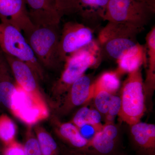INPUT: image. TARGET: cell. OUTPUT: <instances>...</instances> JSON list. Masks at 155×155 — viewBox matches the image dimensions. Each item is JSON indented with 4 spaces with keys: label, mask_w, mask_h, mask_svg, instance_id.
<instances>
[{
    "label": "cell",
    "mask_w": 155,
    "mask_h": 155,
    "mask_svg": "<svg viewBox=\"0 0 155 155\" xmlns=\"http://www.w3.org/2000/svg\"><path fill=\"white\" fill-rule=\"evenodd\" d=\"M130 133L134 142L139 148L150 155H154L155 125L138 122L131 125Z\"/></svg>",
    "instance_id": "obj_13"
},
{
    "label": "cell",
    "mask_w": 155,
    "mask_h": 155,
    "mask_svg": "<svg viewBox=\"0 0 155 155\" xmlns=\"http://www.w3.org/2000/svg\"><path fill=\"white\" fill-rule=\"evenodd\" d=\"M103 127L102 124L97 125L87 124L78 128L82 136L89 143L94 137L97 132L101 130Z\"/></svg>",
    "instance_id": "obj_27"
},
{
    "label": "cell",
    "mask_w": 155,
    "mask_h": 155,
    "mask_svg": "<svg viewBox=\"0 0 155 155\" xmlns=\"http://www.w3.org/2000/svg\"><path fill=\"white\" fill-rule=\"evenodd\" d=\"M142 30L133 25L108 22L99 33L97 43L100 54L117 60L139 54H146V49L137 40Z\"/></svg>",
    "instance_id": "obj_1"
},
{
    "label": "cell",
    "mask_w": 155,
    "mask_h": 155,
    "mask_svg": "<svg viewBox=\"0 0 155 155\" xmlns=\"http://www.w3.org/2000/svg\"><path fill=\"white\" fill-rule=\"evenodd\" d=\"M16 126L12 120L4 116L0 119V139L8 144L14 141Z\"/></svg>",
    "instance_id": "obj_22"
},
{
    "label": "cell",
    "mask_w": 155,
    "mask_h": 155,
    "mask_svg": "<svg viewBox=\"0 0 155 155\" xmlns=\"http://www.w3.org/2000/svg\"><path fill=\"white\" fill-rule=\"evenodd\" d=\"M152 14L146 6L137 0H109L103 19L126 23L143 30Z\"/></svg>",
    "instance_id": "obj_6"
},
{
    "label": "cell",
    "mask_w": 155,
    "mask_h": 155,
    "mask_svg": "<svg viewBox=\"0 0 155 155\" xmlns=\"http://www.w3.org/2000/svg\"><path fill=\"white\" fill-rule=\"evenodd\" d=\"M31 21L35 26L60 25L63 15L56 0H24Z\"/></svg>",
    "instance_id": "obj_10"
},
{
    "label": "cell",
    "mask_w": 155,
    "mask_h": 155,
    "mask_svg": "<svg viewBox=\"0 0 155 155\" xmlns=\"http://www.w3.org/2000/svg\"><path fill=\"white\" fill-rule=\"evenodd\" d=\"M24 147L25 155H42L37 139L33 136L26 138Z\"/></svg>",
    "instance_id": "obj_28"
},
{
    "label": "cell",
    "mask_w": 155,
    "mask_h": 155,
    "mask_svg": "<svg viewBox=\"0 0 155 155\" xmlns=\"http://www.w3.org/2000/svg\"><path fill=\"white\" fill-rule=\"evenodd\" d=\"M118 135L117 127L113 123H106L88 143L87 150L91 148L95 152L107 155L116 148Z\"/></svg>",
    "instance_id": "obj_12"
},
{
    "label": "cell",
    "mask_w": 155,
    "mask_h": 155,
    "mask_svg": "<svg viewBox=\"0 0 155 155\" xmlns=\"http://www.w3.org/2000/svg\"><path fill=\"white\" fill-rule=\"evenodd\" d=\"M78 0H56L59 11L63 16L77 13Z\"/></svg>",
    "instance_id": "obj_26"
},
{
    "label": "cell",
    "mask_w": 155,
    "mask_h": 155,
    "mask_svg": "<svg viewBox=\"0 0 155 155\" xmlns=\"http://www.w3.org/2000/svg\"><path fill=\"white\" fill-rule=\"evenodd\" d=\"M100 56L98 44L93 41L67 57L64 61V71L55 86L56 90L60 93L67 91L75 81L84 75L87 69L98 65Z\"/></svg>",
    "instance_id": "obj_4"
},
{
    "label": "cell",
    "mask_w": 155,
    "mask_h": 155,
    "mask_svg": "<svg viewBox=\"0 0 155 155\" xmlns=\"http://www.w3.org/2000/svg\"><path fill=\"white\" fill-rule=\"evenodd\" d=\"M59 134L62 138L73 149V150L85 152L87 150L88 142L81 135L74 124L67 122L61 124Z\"/></svg>",
    "instance_id": "obj_16"
},
{
    "label": "cell",
    "mask_w": 155,
    "mask_h": 155,
    "mask_svg": "<svg viewBox=\"0 0 155 155\" xmlns=\"http://www.w3.org/2000/svg\"><path fill=\"white\" fill-rule=\"evenodd\" d=\"M4 55L13 72L16 83L28 92H39L35 75L31 68L17 58L5 54Z\"/></svg>",
    "instance_id": "obj_11"
},
{
    "label": "cell",
    "mask_w": 155,
    "mask_h": 155,
    "mask_svg": "<svg viewBox=\"0 0 155 155\" xmlns=\"http://www.w3.org/2000/svg\"><path fill=\"white\" fill-rule=\"evenodd\" d=\"M61 31L59 25L35 26L24 35L41 66L52 67L61 63L58 48Z\"/></svg>",
    "instance_id": "obj_2"
},
{
    "label": "cell",
    "mask_w": 155,
    "mask_h": 155,
    "mask_svg": "<svg viewBox=\"0 0 155 155\" xmlns=\"http://www.w3.org/2000/svg\"><path fill=\"white\" fill-rule=\"evenodd\" d=\"M101 114L96 109L83 107L75 114L72 120V123L78 128L87 124L101 125Z\"/></svg>",
    "instance_id": "obj_19"
},
{
    "label": "cell",
    "mask_w": 155,
    "mask_h": 155,
    "mask_svg": "<svg viewBox=\"0 0 155 155\" xmlns=\"http://www.w3.org/2000/svg\"><path fill=\"white\" fill-rule=\"evenodd\" d=\"M37 137L42 155H60L57 143L48 133L44 130H38Z\"/></svg>",
    "instance_id": "obj_21"
},
{
    "label": "cell",
    "mask_w": 155,
    "mask_h": 155,
    "mask_svg": "<svg viewBox=\"0 0 155 155\" xmlns=\"http://www.w3.org/2000/svg\"><path fill=\"white\" fill-rule=\"evenodd\" d=\"M121 110L118 116L130 126L140 122L146 111L143 81L140 68L128 73L120 97Z\"/></svg>",
    "instance_id": "obj_3"
},
{
    "label": "cell",
    "mask_w": 155,
    "mask_h": 155,
    "mask_svg": "<svg viewBox=\"0 0 155 155\" xmlns=\"http://www.w3.org/2000/svg\"><path fill=\"white\" fill-rule=\"evenodd\" d=\"M145 54H139L122 58L117 60L118 68L116 71L118 75L130 73L139 69L143 64H147Z\"/></svg>",
    "instance_id": "obj_20"
},
{
    "label": "cell",
    "mask_w": 155,
    "mask_h": 155,
    "mask_svg": "<svg viewBox=\"0 0 155 155\" xmlns=\"http://www.w3.org/2000/svg\"><path fill=\"white\" fill-rule=\"evenodd\" d=\"M113 94L102 90L93 91V97L96 109L101 114L107 115L109 104Z\"/></svg>",
    "instance_id": "obj_23"
},
{
    "label": "cell",
    "mask_w": 155,
    "mask_h": 155,
    "mask_svg": "<svg viewBox=\"0 0 155 155\" xmlns=\"http://www.w3.org/2000/svg\"><path fill=\"white\" fill-rule=\"evenodd\" d=\"M40 96L39 92H28L17 84L11 100V110L26 124H35L48 116V108Z\"/></svg>",
    "instance_id": "obj_7"
},
{
    "label": "cell",
    "mask_w": 155,
    "mask_h": 155,
    "mask_svg": "<svg viewBox=\"0 0 155 155\" xmlns=\"http://www.w3.org/2000/svg\"><path fill=\"white\" fill-rule=\"evenodd\" d=\"M119 76L115 72H107L103 73L92 84L93 92L102 90L114 95L120 86Z\"/></svg>",
    "instance_id": "obj_18"
},
{
    "label": "cell",
    "mask_w": 155,
    "mask_h": 155,
    "mask_svg": "<svg viewBox=\"0 0 155 155\" xmlns=\"http://www.w3.org/2000/svg\"><path fill=\"white\" fill-rule=\"evenodd\" d=\"M147 70L146 78L143 82L145 94H150L155 87V26L154 25L146 37Z\"/></svg>",
    "instance_id": "obj_15"
},
{
    "label": "cell",
    "mask_w": 155,
    "mask_h": 155,
    "mask_svg": "<svg viewBox=\"0 0 155 155\" xmlns=\"http://www.w3.org/2000/svg\"><path fill=\"white\" fill-rule=\"evenodd\" d=\"M93 41V33L90 28L77 22H66L61 31L58 54L61 62Z\"/></svg>",
    "instance_id": "obj_8"
},
{
    "label": "cell",
    "mask_w": 155,
    "mask_h": 155,
    "mask_svg": "<svg viewBox=\"0 0 155 155\" xmlns=\"http://www.w3.org/2000/svg\"><path fill=\"white\" fill-rule=\"evenodd\" d=\"M0 49L4 54L24 62L36 77L43 78V70L22 31L13 25L0 22Z\"/></svg>",
    "instance_id": "obj_5"
},
{
    "label": "cell",
    "mask_w": 155,
    "mask_h": 155,
    "mask_svg": "<svg viewBox=\"0 0 155 155\" xmlns=\"http://www.w3.org/2000/svg\"><path fill=\"white\" fill-rule=\"evenodd\" d=\"M109 0H78L77 13L84 18L103 17Z\"/></svg>",
    "instance_id": "obj_17"
},
{
    "label": "cell",
    "mask_w": 155,
    "mask_h": 155,
    "mask_svg": "<svg viewBox=\"0 0 155 155\" xmlns=\"http://www.w3.org/2000/svg\"><path fill=\"white\" fill-rule=\"evenodd\" d=\"M1 22L13 25L25 34L35 27L24 0H0Z\"/></svg>",
    "instance_id": "obj_9"
},
{
    "label": "cell",
    "mask_w": 155,
    "mask_h": 155,
    "mask_svg": "<svg viewBox=\"0 0 155 155\" xmlns=\"http://www.w3.org/2000/svg\"><path fill=\"white\" fill-rule=\"evenodd\" d=\"M92 83L91 77L84 74L72 84L68 90L69 107L81 105L93 99Z\"/></svg>",
    "instance_id": "obj_14"
},
{
    "label": "cell",
    "mask_w": 155,
    "mask_h": 155,
    "mask_svg": "<svg viewBox=\"0 0 155 155\" xmlns=\"http://www.w3.org/2000/svg\"><path fill=\"white\" fill-rule=\"evenodd\" d=\"M4 154V155H25L24 146L14 140L7 144Z\"/></svg>",
    "instance_id": "obj_29"
},
{
    "label": "cell",
    "mask_w": 155,
    "mask_h": 155,
    "mask_svg": "<svg viewBox=\"0 0 155 155\" xmlns=\"http://www.w3.org/2000/svg\"><path fill=\"white\" fill-rule=\"evenodd\" d=\"M121 100L120 97L116 95H113L111 97L109 104V109L106 116V120L108 122L114 121L115 117L118 115L121 110Z\"/></svg>",
    "instance_id": "obj_25"
},
{
    "label": "cell",
    "mask_w": 155,
    "mask_h": 155,
    "mask_svg": "<svg viewBox=\"0 0 155 155\" xmlns=\"http://www.w3.org/2000/svg\"><path fill=\"white\" fill-rule=\"evenodd\" d=\"M65 155H93L87 154L85 152L77 151L72 150L69 152L67 154Z\"/></svg>",
    "instance_id": "obj_31"
},
{
    "label": "cell",
    "mask_w": 155,
    "mask_h": 155,
    "mask_svg": "<svg viewBox=\"0 0 155 155\" xmlns=\"http://www.w3.org/2000/svg\"><path fill=\"white\" fill-rule=\"evenodd\" d=\"M146 6L152 14L155 12V0H137Z\"/></svg>",
    "instance_id": "obj_30"
},
{
    "label": "cell",
    "mask_w": 155,
    "mask_h": 155,
    "mask_svg": "<svg viewBox=\"0 0 155 155\" xmlns=\"http://www.w3.org/2000/svg\"><path fill=\"white\" fill-rule=\"evenodd\" d=\"M17 83L11 81H5L0 83V102L11 109V100L16 90Z\"/></svg>",
    "instance_id": "obj_24"
}]
</instances>
